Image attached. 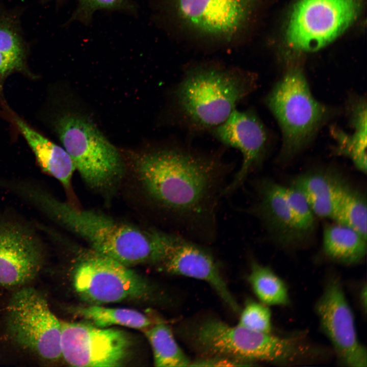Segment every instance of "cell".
Segmentation results:
<instances>
[{"instance_id": "6da1fadb", "label": "cell", "mask_w": 367, "mask_h": 367, "mask_svg": "<svg viewBox=\"0 0 367 367\" xmlns=\"http://www.w3.org/2000/svg\"><path fill=\"white\" fill-rule=\"evenodd\" d=\"M135 167L148 197L175 233L202 242L215 240L219 202L233 168L220 151L175 143L139 155Z\"/></svg>"}, {"instance_id": "7a4b0ae2", "label": "cell", "mask_w": 367, "mask_h": 367, "mask_svg": "<svg viewBox=\"0 0 367 367\" xmlns=\"http://www.w3.org/2000/svg\"><path fill=\"white\" fill-rule=\"evenodd\" d=\"M16 196L57 224L85 241L93 252L127 267L153 264L157 254L154 230L146 231L93 210L80 209L58 199L40 184L24 179Z\"/></svg>"}, {"instance_id": "3957f363", "label": "cell", "mask_w": 367, "mask_h": 367, "mask_svg": "<svg viewBox=\"0 0 367 367\" xmlns=\"http://www.w3.org/2000/svg\"><path fill=\"white\" fill-rule=\"evenodd\" d=\"M249 72L217 64L187 69L172 94L175 116L194 133L211 131L224 122L255 88Z\"/></svg>"}, {"instance_id": "277c9868", "label": "cell", "mask_w": 367, "mask_h": 367, "mask_svg": "<svg viewBox=\"0 0 367 367\" xmlns=\"http://www.w3.org/2000/svg\"><path fill=\"white\" fill-rule=\"evenodd\" d=\"M179 334L199 357L216 356L248 363L256 361L281 364L289 357L287 337L230 326L220 319L205 317L185 325Z\"/></svg>"}, {"instance_id": "5b68a950", "label": "cell", "mask_w": 367, "mask_h": 367, "mask_svg": "<svg viewBox=\"0 0 367 367\" xmlns=\"http://www.w3.org/2000/svg\"><path fill=\"white\" fill-rule=\"evenodd\" d=\"M50 123L85 183L96 190L113 188L124 171L115 147L89 119L70 112L53 115Z\"/></svg>"}, {"instance_id": "8992f818", "label": "cell", "mask_w": 367, "mask_h": 367, "mask_svg": "<svg viewBox=\"0 0 367 367\" xmlns=\"http://www.w3.org/2000/svg\"><path fill=\"white\" fill-rule=\"evenodd\" d=\"M280 126L282 159L302 149L326 120L328 111L312 95L306 80L299 69L288 71L266 99Z\"/></svg>"}, {"instance_id": "52a82bcc", "label": "cell", "mask_w": 367, "mask_h": 367, "mask_svg": "<svg viewBox=\"0 0 367 367\" xmlns=\"http://www.w3.org/2000/svg\"><path fill=\"white\" fill-rule=\"evenodd\" d=\"M7 326L13 340L23 349L47 361L61 358V321L37 290L24 286L13 293L7 308Z\"/></svg>"}, {"instance_id": "ba28073f", "label": "cell", "mask_w": 367, "mask_h": 367, "mask_svg": "<svg viewBox=\"0 0 367 367\" xmlns=\"http://www.w3.org/2000/svg\"><path fill=\"white\" fill-rule=\"evenodd\" d=\"M359 8V0H299L290 18L287 40L298 50L320 49L348 28Z\"/></svg>"}, {"instance_id": "9c48e42d", "label": "cell", "mask_w": 367, "mask_h": 367, "mask_svg": "<svg viewBox=\"0 0 367 367\" xmlns=\"http://www.w3.org/2000/svg\"><path fill=\"white\" fill-rule=\"evenodd\" d=\"M73 282L80 298L92 305L146 298L152 291L129 267L94 252L76 266Z\"/></svg>"}, {"instance_id": "30bf717a", "label": "cell", "mask_w": 367, "mask_h": 367, "mask_svg": "<svg viewBox=\"0 0 367 367\" xmlns=\"http://www.w3.org/2000/svg\"><path fill=\"white\" fill-rule=\"evenodd\" d=\"M157 257L155 265L166 273L206 282L233 312L241 308L229 291L218 263L204 246L174 232L155 230Z\"/></svg>"}, {"instance_id": "8fae6325", "label": "cell", "mask_w": 367, "mask_h": 367, "mask_svg": "<svg viewBox=\"0 0 367 367\" xmlns=\"http://www.w3.org/2000/svg\"><path fill=\"white\" fill-rule=\"evenodd\" d=\"M44 243L33 226L0 215V286L18 287L32 281L43 268Z\"/></svg>"}, {"instance_id": "7c38bea8", "label": "cell", "mask_w": 367, "mask_h": 367, "mask_svg": "<svg viewBox=\"0 0 367 367\" xmlns=\"http://www.w3.org/2000/svg\"><path fill=\"white\" fill-rule=\"evenodd\" d=\"M61 325L62 357L72 366H118L126 356L130 341L123 331L62 321Z\"/></svg>"}, {"instance_id": "4fadbf2b", "label": "cell", "mask_w": 367, "mask_h": 367, "mask_svg": "<svg viewBox=\"0 0 367 367\" xmlns=\"http://www.w3.org/2000/svg\"><path fill=\"white\" fill-rule=\"evenodd\" d=\"M316 310L322 330L341 362L347 366H365L366 350L359 343L352 311L337 279L328 282Z\"/></svg>"}, {"instance_id": "5bb4252c", "label": "cell", "mask_w": 367, "mask_h": 367, "mask_svg": "<svg viewBox=\"0 0 367 367\" xmlns=\"http://www.w3.org/2000/svg\"><path fill=\"white\" fill-rule=\"evenodd\" d=\"M182 21L196 32L229 39L244 27L255 0H168Z\"/></svg>"}, {"instance_id": "9a60e30c", "label": "cell", "mask_w": 367, "mask_h": 367, "mask_svg": "<svg viewBox=\"0 0 367 367\" xmlns=\"http://www.w3.org/2000/svg\"><path fill=\"white\" fill-rule=\"evenodd\" d=\"M210 132L224 146L238 150L242 155L240 169L224 190V195H226L239 188L248 175L260 165L267 145V134L263 123L252 110L237 109Z\"/></svg>"}, {"instance_id": "2e32d148", "label": "cell", "mask_w": 367, "mask_h": 367, "mask_svg": "<svg viewBox=\"0 0 367 367\" xmlns=\"http://www.w3.org/2000/svg\"><path fill=\"white\" fill-rule=\"evenodd\" d=\"M255 188L256 201L247 212L260 220L273 240L284 246L305 242L289 203L286 187L263 179L256 183Z\"/></svg>"}, {"instance_id": "e0dca14e", "label": "cell", "mask_w": 367, "mask_h": 367, "mask_svg": "<svg viewBox=\"0 0 367 367\" xmlns=\"http://www.w3.org/2000/svg\"><path fill=\"white\" fill-rule=\"evenodd\" d=\"M348 186L338 173L322 170L298 176L292 186L303 195L314 215L332 219Z\"/></svg>"}, {"instance_id": "ac0fdd59", "label": "cell", "mask_w": 367, "mask_h": 367, "mask_svg": "<svg viewBox=\"0 0 367 367\" xmlns=\"http://www.w3.org/2000/svg\"><path fill=\"white\" fill-rule=\"evenodd\" d=\"M12 118L17 129L33 151L41 170L58 180L65 190L69 192L75 168L67 152L20 118L14 116Z\"/></svg>"}, {"instance_id": "d6986e66", "label": "cell", "mask_w": 367, "mask_h": 367, "mask_svg": "<svg viewBox=\"0 0 367 367\" xmlns=\"http://www.w3.org/2000/svg\"><path fill=\"white\" fill-rule=\"evenodd\" d=\"M323 248L326 255L334 261L346 265L357 264L365 256L366 237L335 222L324 228Z\"/></svg>"}, {"instance_id": "ffe728a7", "label": "cell", "mask_w": 367, "mask_h": 367, "mask_svg": "<svg viewBox=\"0 0 367 367\" xmlns=\"http://www.w3.org/2000/svg\"><path fill=\"white\" fill-rule=\"evenodd\" d=\"M75 313L90 324L99 328L121 325L136 329L146 328L151 322L143 313L135 309L110 308L91 305L77 307Z\"/></svg>"}, {"instance_id": "44dd1931", "label": "cell", "mask_w": 367, "mask_h": 367, "mask_svg": "<svg viewBox=\"0 0 367 367\" xmlns=\"http://www.w3.org/2000/svg\"><path fill=\"white\" fill-rule=\"evenodd\" d=\"M153 354L156 366H187L191 360L176 342L170 327L160 322L145 331Z\"/></svg>"}, {"instance_id": "7402d4cb", "label": "cell", "mask_w": 367, "mask_h": 367, "mask_svg": "<svg viewBox=\"0 0 367 367\" xmlns=\"http://www.w3.org/2000/svg\"><path fill=\"white\" fill-rule=\"evenodd\" d=\"M248 281L261 303L285 305L289 303L285 284L269 268L252 261Z\"/></svg>"}, {"instance_id": "603a6c76", "label": "cell", "mask_w": 367, "mask_h": 367, "mask_svg": "<svg viewBox=\"0 0 367 367\" xmlns=\"http://www.w3.org/2000/svg\"><path fill=\"white\" fill-rule=\"evenodd\" d=\"M28 45L21 29L20 13L0 6V55L26 66Z\"/></svg>"}, {"instance_id": "cb8c5ba5", "label": "cell", "mask_w": 367, "mask_h": 367, "mask_svg": "<svg viewBox=\"0 0 367 367\" xmlns=\"http://www.w3.org/2000/svg\"><path fill=\"white\" fill-rule=\"evenodd\" d=\"M352 124L355 131L348 135L341 130H333L338 143L339 151L349 156L360 171L366 172V114L357 112L352 114Z\"/></svg>"}, {"instance_id": "d4e9b609", "label": "cell", "mask_w": 367, "mask_h": 367, "mask_svg": "<svg viewBox=\"0 0 367 367\" xmlns=\"http://www.w3.org/2000/svg\"><path fill=\"white\" fill-rule=\"evenodd\" d=\"M367 206L362 193L349 186L331 219L349 227L366 237Z\"/></svg>"}, {"instance_id": "484cf974", "label": "cell", "mask_w": 367, "mask_h": 367, "mask_svg": "<svg viewBox=\"0 0 367 367\" xmlns=\"http://www.w3.org/2000/svg\"><path fill=\"white\" fill-rule=\"evenodd\" d=\"M138 8V5L133 0H77L76 7L67 23L78 21L85 25L89 24L94 14L98 10L135 15Z\"/></svg>"}, {"instance_id": "4316f807", "label": "cell", "mask_w": 367, "mask_h": 367, "mask_svg": "<svg viewBox=\"0 0 367 367\" xmlns=\"http://www.w3.org/2000/svg\"><path fill=\"white\" fill-rule=\"evenodd\" d=\"M240 314L238 325L255 332H271V312L266 305L249 300Z\"/></svg>"}, {"instance_id": "83f0119b", "label": "cell", "mask_w": 367, "mask_h": 367, "mask_svg": "<svg viewBox=\"0 0 367 367\" xmlns=\"http://www.w3.org/2000/svg\"><path fill=\"white\" fill-rule=\"evenodd\" d=\"M24 66L14 60L0 55V87L5 77L14 71L25 69Z\"/></svg>"}, {"instance_id": "f1b7e54d", "label": "cell", "mask_w": 367, "mask_h": 367, "mask_svg": "<svg viewBox=\"0 0 367 367\" xmlns=\"http://www.w3.org/2000/svg\"><path fill=\"white\" fill-rule=\"evenodd\" d=\"M366 286H364V287L362 289L361 292V295H360V300L361 302V304L363 307H364V310H365L366 309Z\"/></svg>"}, {"instance_id": "f546056e", "label": "cell", "mask_w": 367, "mask_h": 367, "mask_svg": "<svg viewBox=\"0 0 367 367\" xmlns=\"http://www.w3.org/2000/svg\"><path fill=\"white\" fill-rule=\"evenodd\" d=\"M40 1H41V2H42L43 3H46V2H49L52 0H40Z\"/></svg>"}]
</instances>
